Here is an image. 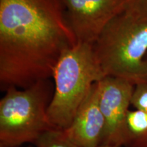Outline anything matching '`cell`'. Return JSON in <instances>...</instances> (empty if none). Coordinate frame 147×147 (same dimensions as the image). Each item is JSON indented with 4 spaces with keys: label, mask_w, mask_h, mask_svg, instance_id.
<instances>
[{
    "label": "cell",
    "mask_w": 147,
    "mask_h": 147,
    "mask_svg": "<svg viewBox=\"0 0 147 147\" xmlns=\"http://www.w3.org/2000/svg\"><path fill=\"white\" fill-rule=\"evenodd\" d=\"M59 0H0V84L26 89L53 77L77 45Z\"/></svg>",
    "instance_id": "6da1fadb"
},
{
    "label": "cell",
    "mask_w": 147,
    "mask_h": 147,
    "mask_svg": "<svg viewBox=\"0 0 147 147\" xmlns=\"http://www.w3.org/2000/svg\"><path fill=\"white\" fill-rule=\"evenodd\" d=\"M93 49L105 76L134 86L147 82V18L123 8L107 24Z\"/></svg>",
    "instance_id": "7a4b0ae2"
},
{
    "label": "cell",
    "mask_w": 147,
    "mask_h": 147,
    "mask_svg": "<svg viewBox=\"0 0 147 147\" xmlns=\"http://www.w3.org/2000/svg\"><path fill=\"white\" fill-rule=\"evenodd\" d=\"M105 77L93 45L77 43L65 51L53 74L54 90L48 108L52 125L63 130L68 127L92 86Z\"/></svg>",
    "instance_id": "3957f363"
},
{
    "label": "cell",
    "mask_w": 147,
    "mask_h": 147,
    "mask_svg": "<svg viewBox=\"0 0 147 147\" xmlns=\"http://www.w3.org/2000/svg\"><path fill=\"white\" fill-rule=\"evenodd\" d=\"M53 95L49 80L26 89L10 87L0 100V144L8 147L33 143L55 129L48 117Z\"/></svg>",
    "instance_id": "277c9868"
},
{
    "label": "cell",
    "mask_w": 147,
    "mask_h": 147,
    "mask_svg": "<svg viewBox=\"0 0 147 147\" xmlns=\"http://www.w3.org/2000/svg\"><path fill=\"white\" fill-rule=\"evenodd\" d=\"M78 43L93 45L125 0H59Z\"/></svg>",
    "instance_id": "5b68a950"
},
{
    "label": "cell",
    "mask_w": 147,
    "mask_h": 147,
    "mask_svg": "<svg viewBox=\"0 0 147 147\" xmlns=\"http://www.w3.org/2000/svg\"><path fill=\"white\" fill-rule=\"evenodd\" d=\"M134 89V84L116 77L106 76L99 82V104L105 121L102 145L122 147L125 121Z\"/></svg>",
    "instance_id": "8992f818"
},
{
    "label": "cell",
    "mask_w": 147,
    "mask_h": 147,
    "mask_svg": "<svg viewBox=\"0 0 147 147\" xmlns=\"http://www.w3.org/2000/svg\"><path fill=\"white\" fill-rule=\"evenodd\" d=\"M64 131L79 147H99L102 144L105 121L99 104V82L92 86L70 125Z\"/></svg>",
    "instance_id": "52a82bcc"
},
{
    "label": "cell",
    "mask_w": 147,
    "mask_h": 147,
    "mask_svg": "<svg viewBox=\"0 0 147 147\" xmlns=\"http://www.w3.org/2000/svg\"><path fill=\"white\" fill-rule=\"evenodd\" d=\"M147 147V113L129 110L125 121L122 147Z\"/></svg>",
    "instance_id": "ba28073f"
},
{
    "label": "cell",
    "mask_w": 147,
    "mask_h": 147,
    "mask_svg": "<svg viewBox=\"0 0 147 147\" xmlns=\"http://www.w3.org/2000/svg\"><path fill=\"white\" fill-rule=\"evenodd\" d=\"M34 144L36 147H79L69 138L64 130L57 128L42 134Z\"/></svg>",
    "instance_id": "9c48e42d"
},
{
    "label": "cell",
    "mask_w": 147,
    "mask_h": 147,
    "mask_svg": "<svg viewBox=\"0 0 147 147\" xmlns=\"http://www.w3.org/2000/svg\"><path fill=\"white\" fill-rule=\"evenodd\" d=\"M131 105L135 109L147 113V82H141L134 86Z\"/></svg>",
    "instance_id": "30bf717a"
},
{
    "label": "cell",
    "mask_w": 147,
    "mask_h": 147,
    "mask_svg": "<svg viewBox=\"0 0 147 147\" xmlns=\"http://www.w3.org/2000/svg\"><path fill=\"white\" fill-rule=\"evenodd\" d=\"M125 10L147 18V0H125Z\"/></svg>",
    "instance_id": "8fae6325"
},
{
    "label": "cell",
    "mask_w": 147,
    "mask_h": 147,
    "mask_svg": "<svg viewBox=\"0 0 147 147\" xmlns=\"http://www.w3.org/2000/svg\"><path fill=\"white\" fill-rule=\"evenodd\" d=\"M99 147H121V146H112V145H100Z\"/></svg>",
    "instance_id": "7c38bea8"
},
{
    "label": "cell",
    "mask_w": 147,
    "mask_h": 147,
    "mask_svg": "<svg viewBox=\"0 0 147 147\" xmlns=\"http://www.w3.org/2000/svg\"><path fill=\"white\" fill-rule=\"evenodd\" d=\"M144 61H145V63H146V65H147V53H146V56H145V58H144Z\"/></svg>",
    "instance_id": "4fadbf2b"
},
{
    "label": "cell",
    "mask_w": 147,
    "mask_h": 147,
    "mask_svg": "<svg viewBox=\"0 0 147 147\" xmlns=\"http://www.w3.org/2000/svg\"><path fill=\"white\" fill-rule=\"evenodd\" d=\"M0 147H8V146H5V145H4V144H0ZM17 147H21V146H17Z\"/></svg>",
    "instance_id": "5bb4252c"
}]
</instances>
